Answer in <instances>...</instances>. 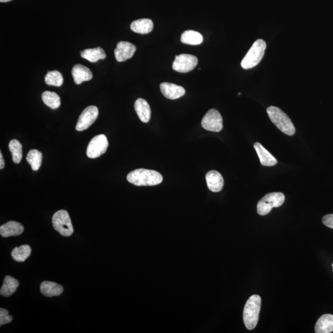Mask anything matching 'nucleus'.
<instances>
[{"label":"nucleus","instance_id":"nucleus-26","mask_svg":"<svg viewBox=\"0 0 333 333\" xmlns=\"http://www.w3.org/2000/svg\"><path fill=\"white\" fill-rule=\"evenodd\" d=\"M9 149L12 154V159L15 164L21 163L23 159V146L17 139H14L9 142Z\"/></svg>","mask_w":333,"mask_h":333},{"label":"nucleus","instance_id":"nucleus-22","mask_svg":"<svg viewBox=\"0 0 333 333\" xmlns=\"http://www.w3.org/2000/svg\"><path fill=\"white\" fill-rule=\"evenodd\" d=\"M19 285V281L10 276L4 278L3 286L0 290L1 295L4 297H9L16 292Z\"/></svg>","mask_w":333,"mask_h":333},{"label":"nucleus","instance_id":"nucleus-19","mask_svg":"<svg viewBox=\"0 0 333 333\" xmlns=\"http://www.w3.org/2000/svg\"><path fill=\"white\" fill-rule=\"evenodd\" d=\"M64 289L62 286L59 284L45 281L41 283L40 291L41 294L46 297H53L58 296L63 293Z\"/></svg>","mask_w":333,"mask_h":333},{"label":"nucleus","instance_id":"nucleus-9","mask_svg":"<svg viewBox=\"0 0 333 333\" xmlns=\"http://www.w3.org/2000/svg\"><path fill=\"white\" fill-rule=\"evenodd\" d=\"M201 125L206 131L219 132L223 129V119L221 114L216 109H211L203 117Z\"/></svg>","mask_w":333,"mask_h":333},{"label":"nucleus","instance_id":"nucleus-16","mask_svg":"<svg viewBox=\"0 0 333 333\" xmlns=\"http://www.w3.org/2000/svg\"><path fill=\"white\" fill-rule=\"evenodd\" d=\"M254 149H256L259 159H260L262 165L271 166H275L277 164V160H276L275 157L271 155V153H269L260 143L256 142V143H254Z\"/></svg>","mask_w":333,"mask_h":333},{"label":"nucleus","instance_id":"nucleus-4","mask_svg":"<svg viewBox=\"0 0 333 333\" xmlns=\"http://www.w3.org/2000/svg\"><path fill=\"white\" fill-rule=\"evenodd\" d=\"M266 48L265 41L262 39L256 40L242 60L241 67L244 69H249L258 66L263 60Z\"/></svg>","mask_w":333,"mask_h":333},{"label":"nucleus","instance_id":"nucleus-14","mask_svg":"<svg viewBox=\"0 0 333 333\" xmlns=\"http://www.w3.org/2000/svg\"><path fill=\"white\" fill-rule=\"evenodd\" d=\"M72 75L75 84L80 85L85 81H89L93 78V73L90 68L82 65H76L73 66Z\"/></svg>","mask_w":333,"mask_h":333},{"label":"nucleus","instance_id":"nucleus-23","mask_svg":"<svg viewBox=\"0 0 333 333\" xmlns=\"http://www.w3.org/2000/svg\"><path fill=\"white\" fill-rule=\"evenodd\" d=\"M202 41L203 37L201 34L194 31H185L181 36V41L187 45H200Z\"/></svg>","mask_w":333,"mask_h":333},{"label":"nucleus","instance_id":"nucleus-7","mask_svg":"<svg viewBox=\"0 0 333 333\" xmlns=\"http://www.w3.org/2000/svg\"><path fill=\"white\" fill-rule=\"evenodd\" d=\"M109 143L107 137L103 134L95 136L90 141L87 149V155L89 158H99L106 153Z\"/></svg>","mask_w":333,"mask_h":333},{"label":"nucleus","instance_id":"nucleus-15","mask_svg":"<svg viewBox=\"0 0 333 333\" xmlns=\"http://www.w3.org/2000/svg\"><path fill=\"white\" fill-rule=\"evenodd\" d=\"M24 230L20 223L9 221L0 227V234L4 237L16 236L23 233Z\"/></svg>","mask_w":333,"mask_h":333},{"label":"nucleus","instance_id":"nucleus-17","mask_svg":"<svg viewBox=\"0 0 333 333\" xmlns=\"http://www.w3.org/2000/svg\"><path fill=\"white\" fill-rule=\"evenodd\" d=\"M134 109L141 122L147 123L151 119V111L148 102L144 99H139L134 103Z\"/></svg>","mask_w":333,"mask_h":333},{"label":"nucleus","instance_id":"nucleus-28","mask_svg":"<svg viewBox=\"0 0 333 333\" xmlns=\"http://www.w3.org/2000/svg\"><path fill=\"white\" fill-rule=\"evenodd\" d=\"M45 83L51 86L61 87L63 84V77L58 70L48 72L45 77Z\"/></svg>","mask_w":333,"mask_h":333},{"label":"nucleus","instance_id":"nucleus-30","mask_svg":"<svg viewBox=\"0 0 333 333\" xmlns=\"http://www.w3.org/2000/svg\"><path fill=\"white\" fill-rule=\"evenodd\" d=\"M322 222L325 226L333 229V214L325 215L323 217Z\"/></svg>","mask_w":333,"mask_h":333},{"label":"nucleus","instance_id":"nucleus-6","mask_svg":"<svg viewBox=\"0 0 333 333\" xmlns=\"http://www.w3.org/2000/svg\"><path fill=\"white\" fill-rule=\"evenodd\" d=\"M52 222L54 228L62 236L68 237L73 233V228L69 215L65 210H60L53 215Z\"/></svg>","mask_w":333,"mask_h":333},{"label":"nucleus","instance_id":"nucleus-21","mask_svg":"<svg viewBox=\"0 0 333 333\" xmlns=\"http://www.w3.org/2000/svg\"><path fill=\"white\" fill-rule=\"evenodd\" d=\"M82 58L90 62L95 63L100 60H104L106 58V53L101 47L87 49L80 52Z\"/></svg>","mask_w":333,"mask_h":333},{"label":"nucleus","instance_id":"nucleus-29","mask_svg":"<svg viewBox=\"0 0 333 333\" xmlns=\"http://www.w3.org/2000/svg\"><path fill=\"white\" fill-rule=\"evenodd\" d=\"M13 321V317L9 315V312L6 309L1 308L0 309V325L7 324Z\"/></svg>","mask_w":333,"mask_h":333},{"label":"nucleus","instance_id":"nucleus-18","mask_svg":"<svg viewBox=\"0 0 333 333\" xmlns=\"http://www.w3.org/2000/svg\"><path fill=\"white\" fill-rule=\"evenodd\" d=\"M316 333H330L333 332V315L325 314L318 320L315 327Z\"/></svg>","mask_w":333,"mask_h":333},{"label":"nucleus","instance_id":"nucleus-1","mask_svg":"<svg viewBox=\"0 0 333 333\" xmlns=\"http://www.w3.org/2000/svg\"><path fill=\"white\" fill-rule=\"evenodd\" d=\"M127 179L132 184L141 187L159 185L163 182V177L157 171L139 168L130 172Z\"/></svg>","mask_w":333,"mask_h":333},{"label":"nucleus","instance_id":"nucleus-5","mask_svg":"<svg viewBox=\"0 0 333 333\" xmlns=\"http://www.w3.org/2000/svg\"><path fill=\"white\" fill-rule=\"evenodd\" d=\"M285 197L281 192L270 193L266 195L258 204V213L260 215H266L270 213L273 207H279L285 202Z\"/></svg>","mask_w":333,"mask_h":333},{"label":"nucleus","instance_id":"nucleus-12","mask_svg":"<svg viewBox=\"0 0 333 333\" xmlns=\"http://www.w3.org/2000/svg\"><path fill=\"white\" fill-rule=\"evenodd\" d=\"M160 89L164 96L170 100L180 99L186 92L184 88L172 83H162Z\"/></svg>","mask_w":333,"mask_h":333},{"label":"nucleus","instance_id":"nucleus-24","mask_svg":"<svg viewBox=\"0 0 333 333\" xmlns=\"http://www.w3.org/2000/svg\"><path fill=\"white\" fill-rule=\"evenodd\" d=\"M32 250L29 245L16 247L12 251L11 256L14 261L18 263H23L31 256Z\"/></svg>","mask_w":333,"mask_h":333},{"label":"nucleus","instance_id":"nucleus-10","mask_svg":"<svg viewBox=\"0 0 333 333\" xmlns=\"http://www.w3.org/2000/svg\"><path fill=\"white\" fill-rule=\"evenodd\" d=\"M99 114V111L97 106H90L86 107L78 118L76 130L82 132L89 129L96 121Z\"/></svg>","mask_w":333,"mask_h":333},{"label":"nucleus","instance_id":"nucleus-8","mask_svg":"<svg viewBox=\"0 0 333 333\" xmlns=\"http://www.w3.org/2000/svg\"><path fill=\"white\" fill-rule=\"evenodd\" d=\"M198 60L196 56L187 54H182L175 56L172 65L173 69L181 73H187L197 67Z\"/></svg>","mask_w":333,"mask_h":333},{"label":"nucleus","instance_id":"nucleus-20","mask_svg":"<svg viewBox=\"0 0 333 333\" xmlns=\"http://www.w3.org/2000/svg\"><path fill=\"white\" fill-rule=\"evenodd\" d=\"M153 23L151 19H141L133 21L131 24V28L134 33L146 34L153 31Z\"/></svg>","mask_w":333,"mask_h":333},{"label":"nucleus","instance_id":"nucleus-11","mask_svg":"<svg viewBox=\"0 0 333 333\" xmlns=\"http://www.w3.org/2000/svg\"><path fill=\"white\" fill-rule=\"evenodd\" d=\"M136 50V46L128 41H120L114 51L115 57L118 62H124L132 58Z\"/></svg>","mask_w":333,"mask_h":333},{"label":"nucleus","instance_id":"nucleus-2","mask_svg":"<svg viewBox=\"0 0 333 333\" xmlns=\"http://www.w3.org/2000/svg\"><path fill=\"white\" fill-rule=\"evenodd\" d=\"M261 308V298L253 295L247 300L243 311V320L247 330H252L258 325Z\"/></svg>","mask_w":333,"mask_h":333},{"label":"nucleus","instance_id":"nucleus-33","mask_svg":"<svg viewBox=\"0 0 333 333\" xmlns=\"http://www.w3.org/2000/svg\"></svg>","mask_w":333,"mask_h":333},{"label":"nucleus","instance_id":"nucleus-13","mask_svg":"<svg viewBox=\"0 0 333 333\" xmlns=\"http://www.w3.org/2000/svg\"><path fill=\"white\" fill-rule=\"evenodd\" d=\"M207 187L212 192H220L224 187V180L222 175L216 170H210L205 175Z\"/></svg>","mask_w":333,"mask_h":333},{"label":"nucleus","instance_id":"nucleus-31","mask_svg":"<svg viewBox=\"0 0 333 333\" xmlns=\"http://www.w3.org/2000/svg\"><path fill=\"white\" fill-rule=\"evenodd\" d=\"M4 166H5V163H4L3 154L0 153V169H3Z\"/></svg>","mask_w":333,"mask_h":333},{"label":"nucleus","instance_id":"nucleus-25","mask_svg":"<svg viewBox=\"0 0 333 333\" xmlns=\"http://www.w3.org/2000/svg\"><path fill=\"white\" fill-rule=\"evenodd\" d=\"M43 155L37 149H32L27 156L26 160L31 166L32 169L37 171L40 168L42 163Z\"/></svg>","mask_w":333,"mask_h":333},{"label":"nucleus","instance_id":"nucleus-32","mask_svg":"<svg viewBox=\"0 0 333 333\" xmlns=\"http://www.w3.org/2000/svg\"><path fill=\"white\" fill-rule=\"evenodd\" d=\"M12 0H0L1 3H6V2L11 1Z\"/></svg>","mask_w":333,"mask_h":333},{"label":"nucleus","instance_id":"nucleus-3","mask_svg":"<svg viewBox=\"0 0 333 333\" xmlns=\"http://www.w3.org/2000/svg\"><path fill=\"white\" fill-rule=\"evenodd\" d=\"M266 112L271 121L281 132L289 136L295 134V127L290 117L282 110L277 107L270 106L266 109Z\"/></svg>","mask_w":333,"mask_h":333},{"label":"nucleus","instance_id":"nucleus-27","mask_svg":"<svg viewBox=\"0 0 333 333\" xmlns=\"http://www.w3.org/2000/svg\"><path fill=\"white\" fill-rule=\"evenodd\" d=\"M41 97L44 103L50 108L55 109L60 106V97L56 93L46 91L43 93Z\"/></svg>","mask_w":333,"mask_h":333}]
</instances>
